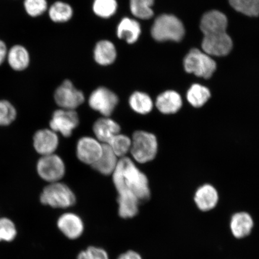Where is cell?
I'll use <instances>...</instances> for the list:
<instances>
[{
    "label": "cell",
    "instance_id": "7",
    "mask_svg": "<svg viewBox=\"0 0 259 259\" xmlns=\"http://www.w3.org/2000/svg\"><path fill=\"white\" fill-rule=\"evenodd\" d=\"M57 104L63 109L74 110L85 101V97L81 91L74 87L69 80H65L58 87L54 94Z\"/></svg>",
    "mask_w": 259,
    "mask_h": 259
},
{
    "label": "cell",
    "instance_id": "6",
    "mask_svg": "<svg viewBox=\"0 0 259 259\" xmlns=\"http://www.w3.org/2000/svg\"><path fill=\"white\" fill-rule=\"evenodd\" d=\"M37 170L42 179L54 183L62 179L65 174V166L62 159L53 154L40 158L37 164Z\"/></svg>",
    "mask_w": 259,
    "mask_h": 259
},
{
    "label": "cell",
    "instance_id": "9",
    "mask_svg": "<svg viewBox=\"0 0 259 259\" xmlns=\"http://www.w3.org/2000/svg\"><path fill=\"white\" fill-rule=\"evenodd\" d=\"M204 53L213 56H225L233 47L231 37L226 32L204 35L202 44Z\"/></svg>",
    "mask_w": 259,
    "mask_h": 259
},
{
    "label": "cell",
    "instance_id": "21",
    "mask_svg": "<svg viewBox=\"0 0 259 259\" xmlns=\"http://www.w3.org/2000/svg\"><path fill=\"white\" fill-rule=\"evenodd\" d=\"M7 59L9 66L15 71L27 69L30 61L27 49L19 45H15L8 51Z\"/></svg>",
    "mask_w": 259,
    "mask_h": 259
},
{
    "label": "cell",
    "instance_id": "32",
    "mask_svg": "<svg viewBox=\"0 0 259 259\" xmlns=\"http://www.w3.org/2000/svg\"><path fill=\"white\" fill-rule=\"evenodd\" d=\"M17 231L12 220L0 219V241L11 242L15 238Z\"/></svg>",
    "mask_w": 259,
    "mask_h": 259
},
{
    "label": "cell",
    "instance_id": "33",
    "mask_svg": "<svg viewBox=\"0 0 259 259\" xmlns=\"http://www.w3.org/2000/svg\"><path fill=\"white\" fill-rule=\"evenodd\" d=\"M24 8L26 12L31 17H37L47 11V0H25Z\"/></svg>",
    "mask_w": 259,
    "mask_h": 259
},
{
    "label": "cell",
    "instance_id": "10",
    "mask_svg": "<svg viewBox=\"0 0 259 259\" xmlns=\"http://www.w3.org/2000/svg\"><path fill=\"white\" fill-rule=\"evenodd\" d=\"M78 115L74 110L59 109L53 113L50 121L52 131L60 132L64 137H70L79 125Z\"/></svg>",
    "mask_w": 259,
    "mask_h": 259
},
{
    "label": "cell",
    "instance_id": "35",
    "mask_svg": "<svg viewBox=\"0 0 259 259\" xmlns=\"http://www.w3.org/2000/svg\"><path fill=\"white\" fill-rule=\"evenodd\" d=\"M117 259H143L139 252L134 250H128L119 255Z\"/></svg>",
    "mask_w": 259,
    "mask_h": 259
},
{
    "label": "cell",
    "instance_id": "8",
    "mask_svg": "<svg viewBox=\"0 0 259 259\" xmlns=\"http://www.w3.org/2000/svg\"><path fill=\"white\" fill-rule=\"evenodd\" d=\"M119 99L112 91L99 87L90 95L89 100L91 108L101 113L105 117H109L117 106Z\"/></svg>",
    "mask_w": 259,
    "mask_h": 259
},
{
    "label": "cell",
    "instance_id": "17",
    "mask_svg": "<svg viewBox=\"0 0 259 259\" xmlns=\"http://www.w3.org/2000/svg\"><path fill=\"white\" fill-rule=\"evenodd\" d=\"M228 19L223 13L212 11L206 13L200 22V30L204 35L226 32Z\"/></svg>",
    "mask_w": 259,
    "mask_h": 259
},
{
    "label": "cell",
    "instance_id": "2",
    "mask_svg": "<svg viewBox=\"0 0 259 259\" xmlns=\"http://www.w3.org/2000/svg\"><path fill=\"white\" fill-rule=\"evenodd\" d=\"M157 139L151 133L139 131L133 135L131 153L139 163L153 160L158 153Z\"/></svg>",
    "mask_w": 259,
    "mask_h": 259
},
{
    "label": "cell",
    "instance_id": "5",
    "mask_svg": "<svg viewBox=\"0 0 259 259\" xmlns=\"http://www.w3.org/2000/svg\"><path fill=\"white\" fill-rule=\"evenodd\" d=\"M184 69L189 73L208 79L216 70L217 65L209 55L193 49L184 58Z\"/></svg>",
    "mask_w": 259,
    "mask_h": 259
},
{
    "label": "cell",
    "instance_id": "34",
    "mask_svg": "<svg viewBox=\"0 0 259 259\" xmlns=\"http://www.w3.org/2000/svg\"><path fill=\"white\" fill-rule=\"evenodd\" d=\"M86 251L93 259H110L108 252L101 247L90 246Z\"/></svg>",
    "mask_w": 259,
    "mask_h": 259
},
{
    "label": "cell",
    "instance_id": "26",
    "mask_svg": "<svg viewBox=\"0 0 259 259\" xmlns=\"http://www.w3.org/2000/svg\"><path fill=\"white\" fill-rule=\"evenodd\" d=\"M49 15L52 21L61 23L67 22L72 18L73 9L66 3L57 2L51 6L49 10Z\"/></svg>",
    "mask_w": 259,
    "mask_h": 259
},
{
    "label": "cell",
    "instance_id": "30",
    "mask_svg": "<svg viewBox=\"0 0 259 259\" xmlns=\"http://www.w3.org/2000/svg\"><path fill=\"white\" fill-rule=\"evenodd\" d=\"M117 7L116 0H95L93 9L99 17L109 18L115 14Z\"/></svg>",
    "mask_w": 259,
    "mask_h": 259
},
{
    "label": "cell",
    "instance_id": "14",
    "mask_svg": "<svg viewBox=\"0 0 259 259\" xmlns=\"http://www.w3.org/2000/svg\"><path fill=\"white\" fill-rule=\"evenodd\" d=\"M254 226V220L247 212H235L230 220V230L234 238L242 239L251 234Z\"/></svg>",
    "mask_w": 259,
    "mask_h": 259
},
{
    "label": "cell",
    "instance_id": "27",
    "mask_svg": "<svg viewBox=\"0 0 259 259\" xmlns=\"http://www.w3.org/2000/svg\"><path fill=\"white\" fill-rule=\"evenodd\" d=\"M154 0H130L132 14L141 19H149L153 17L152 6Z\"/></svg>",
    "mask_w": 259,
    "mask_h": 259
},
{
    "label": "cell",
    "instance_id": "11",
    "mask_svg": "<svg viewBox=\"0 0 259 259\" xmlns=\"http://www.w3.org/2000/svg\"><path fill=\"white\" fill-rule=\"evenodd\" d=\"M103 152V144L90 137H83L77 142L76 154L83 163L92 165L99 159Z\"/></svg>",
    "mask_w": 259,
    "mask_h": 259
},
{
    "label": "cell",
    "instance_id": "16",
    "mask_svg": "<svg viewBox=\"0 0 259 259\" xmlns=\"http://www.w3.org/2000/svg\"><path fill=\"white\" fill-rule=\"evenodd\" d=\"M183 100L179 93L175 91H166L158 96L155 106L164 115L176 114L183 106Z\"/></svg>",
    "mask_w": 259,
    "mask_h": 259
},
{
    "label": "cell",
    "instance_id": "25",
    "mask_svg": "<svg viewBox=\"0 0 259 259\" xmlns=\"http://www.w3.org/2000/svg\"><path fill=\"white\" fill-rule=\"evenodd\" d=\"M131 108L139 114L146 115L151 112L154 103L150 96L140 92L132 94L129 99Z\"/></svg>",
    "mask_w": 259,
    "mask_h": 259
},
{
    "label": "cell",
    "instance_id": "29",
    "mask_svg": "<svg viewBox=\"0 0 259 259\" xmlns=\"http://www.w3.org/2000/svg\"><path fill=\"white\" fill-rule=\"evenodd\" d=\"M236 11L249 16H259V0H229Z\"/></svg>",
    "mask_w": 259,
    "mask_h": 259
},
{
    "label": "cell",
    "instance_id": "22",
    "mask_svg": "<svg viewBox=\"0 0 259 259\" xmlns=\"http://www.w3.org/2000/svg\"><path fill=\"white\" fill-rule=\"evenodd\" d=\"M116 50L112 42L103 40L98 42L94 51V57L96 62L102 66H108L116 60Z\"/></svg>",
    "mask_w": 259,
    "mask_h": 259
},
{
    "label": "cell",
    "instance_id": "28",
    "mask_svg": "<svg viewBox=\"0 0 259 259\" xmlns=\"http://www.w3.org/2000/svg\"><path fill=\"white\" fill-rule=\"evenodd\" d=\"M106 144L109 146L116 156L122 158L131 151L132 139L127 136L119 134Z\"/></svg>",
    "mask_w": 259,
    "mask_h": 259
},
{
    "label": "cell",
    "instance_id": "31",
    "mask_svg": "<svg viewBox=\"0 0 259 259\" xmlns=\"http://www.w3.org/2000/svg\"><path fill=\"white\" fill-rule=\"evenodd\" d=\"M17 113L15 107L8 100H0V125L6 126L15 121Z\"/></svg>",
    "mask_w": 259,
    "mask_h": 259
},
{
    "label": "cell",
    "instance_id": "12",
    "mask_svg": "<svg viewBox=\"0 0 259 259\" xmlns=\"http://www.w3.org/2000/svg\"><path fill=\"white\" fill-rule=\"evenodd\" d=\"M193 200L200 211H210L216 208L219 202L218 190L212 184H203L194 192Z\"/></svg>",
    "mask_w": 259,
    "mask_h": 259
},
{
    "label": "cell",
    "instance_id": "15",
    "mask_svg": "<svg viewBox=\"0 0 259 259\" xmlns=\"http://www.w3.org/2000/svg\"><path fill=\"white\" fill-rule=\"evenodd\" d=\"M33 142L35 151L42 156L54 154L59 143L56 133L51 129L37 131L34 136Z\"/></svg>",
    "mask_w": 259,
    "mask_h": 259
},
{
    "label": "cell",
    "instance_id": "23",
    "mask_svg": "<svg viewBox=\"0 0 259 259\" xmlns=\"http://www.w3.org/2000/svg\"><path fill=\"white\" fill-rule=\"evenodd\" d=\"M118 213L124 219H132L137 216L139 212V206L141 202L131 194H118Z\"/></svg>",
    "mask_w": 259,
    "mask_h": 259
},
{
    "label": "cell",
    "instance_id": "20",
    "mask_svg": "<svg viewBox=\"0 0 259 259\" xmlns=\"http://www.w3.org/2000/svg\"><path fill=\"white\" fill-rule=\"evenodd\" d=\"M117 36L119 39L125 40L128 44H135L140 36V24L135 19L124 18L118 25Z\"/></svg>",
    "mask_w": 259,
    "mask_h": 259
},
{
    "label": "cell",
    "instance_id": "13",
    "mask_svg": "<svg viewBox=\"0 0 259 259\" xmlns=\"http://www.w3.org/2000/svg\"><path fill=\"white\" fill-rule=\"evenodd\" d=\"M57 227L63 235L70 240L79 238L84 232L82 219L72 212L64 213L61 215L58 220Z\"/></svg>",
    "mask_w": 259,
    "mask_h": 259
},
{
    "label": "cell",
    "instance_id": "37",
    "mask_svg": "<svg viewBox=\"0 0 259 259\" xmlns=\"http://www.w3.org/2000/svg\"><path fill=\"white\" fill-rule=\"evenodd\" d=\"M77 259H93L85 250L81 251L77 255Z\"/></svg>",
    "mask_w": 259,
    "mask_h": 259
},
{
    "label": "cell",
    "instance_id": "24",
    "mask_svg": "<svg viewBox=\"0 0 259 259\" xmlns=\"http://www.w3.org/2000/svg\"><path fill=\"white\" fill-rule=\"evenodd\" d=\"M210 96L209 89L199 84H194L191 87L186 96L188 102L195 108H202L208 102Z\"/></svg>",
    "mask_w": 259,
    "mask_h": 259
},
{
    "label": "cell",
    "instance_id": "1",
    "mask_svg": "<svg viewBox=\"0 0 259 259\" xmlns=\"http://www.w3.org/2000/svg\"><path fill=\"white\" fill-rule=\"evenodd\" d=\"M112 177L118 194H131L141 203L150 200L151 191L148 178L131 158L124 157L119 160Z\"/></svg>",
    "mask_w": 259,
    "mask_h": 259
},
{
    "label": "cell",
    "instance_id": "18",
    "mask_svg": "<svg viewBox=\"0 0 259 259\" xmlns=\"http://www.w3.org/2000/svg\"><path fill=\"white\" fill-rule=\"evenodd\" d=\"M120 131L121 127L118 123L109 117L97 119L93 125L96 137L102 144H108Z\"/></svg>",
    "mask_w": 259,
    "mask_h": 259
},
{
    "label": "cell",
    "instance_id": "19",
    "mask_svg": "<svg viewBox=\"0 0 259 259\" xmlns=\"http://www.w3.org/2000/svg\"><path fill=\"white\" fill-rule=\"evenodd\" d=\"M118 161V157L113 153L109 146L106 144H103L101 156L92 165V167L93 169L104 176H110L114 172Z\"/></svg>",
    "mask_w": 259,
    "mask_h": 259
},
{
    "label": "cell",
    "instance_id": "36",
    "mask_svg": "<svg viewBox=\"0 0 259 259\" xmlns=\"http://www.w3.org/2000/svg\"><path fill=\"white\" fill-rule=\"evenodd\" d=\"M8 48L4 41L0 40V66L4 63L8 56Z\"/></svg>",
    "mask_w": 259,
    "mask_h": 259
},
{
    "label": "cell",
    "instance_id": "4",
    "mask_svg": "<svg viewBox=\"0 0 259 259\" xmlns=\"http://www.w3.org/2000/svg\"><path fill=\"white\" fill-rule=\"evenodd\" d=\"M40 202L54 208H67L76 203V197L70 188L63 183H51L44 189Z\"/></svg>",
    "mask_w": 259,
    "mask_h": 259
},
{
    "label": "cell",
    "instance_id": "3",
    "mask_svg": "<svg viewBox=\"0 0 259 259\" xmlns=\"http://www.w3.org/2000/svg\"><path fill=\"white\" fill-rule=\"evenodd\" d=\"M185 30L179 19L170 15H162L155 19L151 28V35L158 41L183 39Z\"/></svg>",
    "mask_w": 259,
    "mask_h": 259
}]
</instances>
